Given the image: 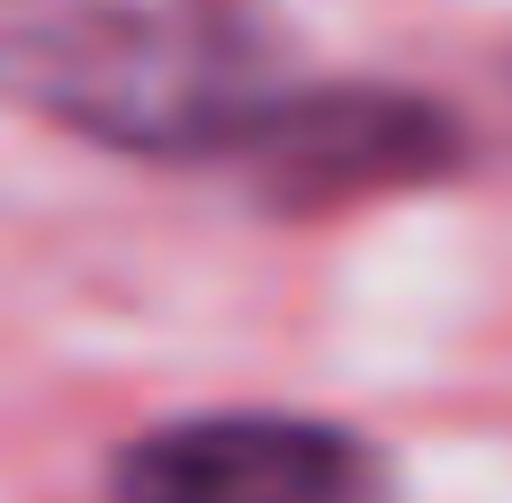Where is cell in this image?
<instances>
[{
  "label": "cell",
  "instance_id": "6da1fadb",
  "mask_svg": "<svg viewBox=\"0 0 512 503\" xmlns=\"http://www.w3.org/2000/svg\"><path fill=\"white\" fill-rule=\"evenodd\" d=\"M279 90L270 0H0V108L126 162H234Z\"/></svg>",
  "mask_w": 512,
  "mask_h": 503
},
{
  "label": "cell",
  "instance_id": "7a4b0ae2",
  "mask_svg": "<svg viewBox=\"0 0 512 503\" xmlns=\"http://www.w3.org/2000/svg\"><path fill=\"white\" fill-rule=\"evenodd\" d=\"M468 162L459 117L405 81H288L225 171L279 216H342L369 198L432 189Z\"/></svg>",
  "mask_w": 512,
  "mask_h": 503
},
{
  "label": "cell",
  "instance_id": "3957f363",
  "mask_svg": "<svg viewBox=\"0 0 512 503\" xmlns=\"http://www.w3.org/2000/svg\"><path fill=\"white\" fill-rule=\"evenodd\" d=\"M108 503H396V468L360 423L297 405H207L144 423L108 459Z\"/></svg>",
  "mask_w": 512,
  "mask_h": 503
}]
</instances>
